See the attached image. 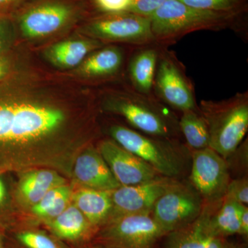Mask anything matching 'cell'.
Here are the masks:
<instances>
[{"instance_id":"cell-1","label":"cell","mask_w":248,"mask_h":248,"mask_svg":"<svg viewBox=\"0 0 248 248\" xmlns=\"http://www.w3.org/2000/svg\"><path fill=\"white\" fill-rule=\"evenodd\" d=\"M150 19L155 43L166 48L195 31L231 30L248 38V16L197 9L179 0H167Z\"/></svg>"},{"instance_id":"cell-2","label":"cell","mask_w":248,"mask_h":248,"mask_svg":"<svg viewBox=\"0 0 248 248\" xmlns=\"http://www.w3.org/2000/svg\"><path fill=\"white\" fill-rule=\"evenodd\" d=\"M104 107L122 116L140 133L163 138L181 140L182 137L177 112L155 96L138 92L127 81L121 89L106 91Z\"/></svg>"},{"instance_id":"cell-3","label":"cell","mask_w":248,"mask_h":248,"mask_svg":"<svg viewBox=\"0 0 248 248\" xmlns=\"http://www.w3.org/2000/svg\"><path fill=\"white\" fill-rule=\"evenodd\" d=\"M112 140L149 164L160 176L182 180L190 172L191 151L179 139L151 136L114 124L108 130Z\"/></svg>"},{"instance_id":"cell-4","label":"cell","mask_w":248,"mask_h":248,"mask_svg":"<svg viewBox=\"0 0 248 248\" xmlns=\"http://www.w3.org/2000/svg\"><path fill=\"white\" fill-rule=\"evenodd\" d=\"M98 12L92 0H29L11 17L28 38L52 35Z\"/></svg>"},{"instance_id":"cell-5","label":"cell","mask_w":248,"mask_h":248,"mask_svg":"<svg viewBox=\"0 0 248 248\" xmlns=\"http://www.w3.org/2000/svg\"><path fill=\"white\" fill-rule=\"evenodd\" d=\"M210 138V148L225 159L239 147L248 129V91L198 104Z\"/></svg>"},{"instance_id":"cell-6","label":"cell","mask_w":248,"mask_h":248,"mask_svg":"<svg viewBox=\"0 0 248 248\" xmlns=\"http://www.w3.org/2000/svg\"><path fill=\"white\" fill-rule=\"evenodd\" d=\"M64 120L61 110L26 103L0 104V142L19 143L42 138Z\"/></svg>"},{"instance_id":"cell-7","label":"cell","mask_w":248,"mask_h":248,"mask_svg":"<svg viewBox=\"0 0 248 248\" xmlns=\"http://www.w3.org/2000/svg\"><path fill=\"white\" fill-rule=\"evenodd\" d=\"M81 30L104 43H123L131 46L155 43L150 17L133 13L97 12L85 19Z\"/></svg>"},{"instance_id":"cell-8","label":"cell","mask_w":248,"mask_h":248,"mask_svg":"<svg viewBox=\"0 0 248 248\" xmlns=\"http://www.w3.org/2000/svg\"><path fill=\"white\" fill-rule=\"evenodd\" d=\"M154 95L175 112L199 110L192 81L174 52L164 48L155 71Z\"/></svg>"},{"instance_id":"cell-9","label":"cell","mask_w":248,"mask_h":248,"mask_svg":"<svg viewBox=\"0 0 248 248\" xmlns=\"http://www.w3.org/2000/svg\"><path fill=\"white\" fill-rule=\"evenodd\" d=\"M204 201L189 181L178 180L155 204L151 215L165 234L195 221L203 212Z\"/></svg>"},{"instance_id":"cell-10","label":"cell","mask_w":248,"mask_h":248,"mask_svg":"<svg viewBox=\"0 0 248 248\" xmlns=\"http://www.w3.org/2000/svg\"><path fill=\"white\" fill-rule=\"evenodd\" d=\"M105 225L100 239L110 248H155L166 236L149 213L116 217Z\"/></svg>"},{"instance_id":"cell-11","label":"cell","mask_w":248,"mask_h":248,"mask_svg":"<svg viewBox=\"0 0 248 248\" xmlns=\"http://www.w3.org/2000/svg\"><path fill=\"white\" fill-rule=\"evenodd\" d=\"M226 159L211 148L191 151L189 182L200 194L205 204L221 203L231 182Z\"/></svg>"},{"instance_id":"cell-12","label":"cell","mask_w":248,"mask_h":248,"mask_svg":"<svg viewBox=\"0 0 248 248\" xmlns=\"http://www.w3.org/2000/svg\"><path fill=\"white\" fill-rule=\"evenodd\" d=\"M177 179L158 176L137 185L120 186L111 191L112 212L111 219L132 214L152 213L155 204Z\"/></svg>"},{"instance_id":"cell-13","label":"cell","mask_w":248,"mask_h":248,"mask_svg":"<svg viewBox=\"0 0 248 248\" xmlns=\"http://www.w3.org/2000/svg\"><path fill=\"white\" fill-rule=\"evenodd\" d=\"M98 151L121 186L137 185L159 176L149 164L113 140L101 142Z\"/></svg>"},{"instance_id":"cell-14","label":"cell","mask_w":248,"mask_h":248,"mask_svg":"<svg viewBox=\"0 0 248 248\" xmlns=\"http://www.w3.org/2000/svg\"><path fill=\"white\" fill-rule=\"evenodd\" d=\"M135 47L126 50L118 46L108 45L93 50L80 64V75L94 81L118 78L124 69L126 70L128 59Z\"/></svg>"},{"instance_id":"cell-15","label":"cell","mask_w":248,"mask_h":248,"mask_svg":"<svg viewBox=\"0 0 248 248\" xmlns=\"http://www.w3.org/2000/svg\"><path fill=\"white\" fill-rule=\"evenodd\" d=\"M166 47L156 43L136 46L128 59L126 81L138 92L154 95L153 86L156 64L161 50Z\"/></svg>"},{"instance_id":"cell-16","label":"cell","mask_w":248,"mask_h":248,"mask_svg":"<svg viewBox=\"0 0 248 248\" xmlns=\"http://www.w3.org/2000/svg\"><path fill=\"white\" fill-rule=\"evenodd\" d=\"M74 174L85 187L111 192L121 186L99 151L93 148H88L77 158Z\"/></svg>"},{"instance_id":"cell-17","label":"cell","mask_w":248,"mask_h":248,"mask_svg":"<svg viewBox=\"0 0 248 248\" xmlns=\"http://www.w3.org/2000/svg\"><path fill=\"white\" fill-rule=\"evenodd\" d=\"M218 204H205L203 212L195 221L166 234L165 248H205L213 236L209 228L210 215Z\"/></svg>"},{"instance_id":"cell-18","label":"cell","mask_w":248,"mask_h":248,"mask_svg":"<svg viewBox=\"0 0 248 248\" xmlns=\"http://www.w3.org/2000/svg\"><path fill=\"white\" fill-rule=\"evenodd\" d=\"M75 205L94 228L110 221L112 212L110 192L83 187L75 194Z\"/></svg>"},{"instance_id":"cell-19","label":"cell","mask_w":248,"mask_h":248,"mask_svg":"<svg viewBox=\"0 0 248 248\" xmlns=\"http://www.w3.org/2000/svg\"><path fill=\"white\" fill-rule=\"evenodd\" d=\"M103 46L94 39L63 41L47 49L46 57L55 66L71 68L79 66L91 52Z\"/></svg>"},{"instance_id":"cell-20","label":"cell","mask_w":248,"mask_h":248,"mask_svg":"<svg viewBox=\"0 0 248 248\" xmlns=\"http://www.w3.org/2000/svg\"><path fill=\"white\" fill-rule=\"evenodd\" d=\"M48 224L55 236L70 241L84 239L94 228L76 205L67 207Z\"/></svg>"},{"instance_id":"cell-21","label":"cell","mask_w":248,"mask_h":248,"mask_svg":"<svg viewBox=\"0 0 248 248\" xmlns=\"http://www.w3.org/2000/svg\"><path fill=\"white\" fill-rule=\"evenodd\" d=\"M243 204L223 198L215 207L209 219V228L212 235L224 238L239 234L240 214Z\"/></svg>"},{"instance_id":"cell-22","label":"cell","mask_w":248,"mask_h":248,"mask_svg":"<svg viewBox=\"0 0 248 248\" xmlns=\"http://www.w3.org/2000/svg\"><path fill=\"white\" fill-rule=\"evenodd\" d=\"M64 184V179L58 173L41 170L29 173L23 177L19 191L28 203L35 205L53 187Z\"/></svg>"},{"instance_id":"cell-23","label":"cell","mask_w":248,"mask_h":248,"mask_svg":"<svg viewBox=\"0 0 248 248\" xmlns=\"http://www.w3.org/2000/svg\"><path fill=\"white\" fill-rule=\"evenodd\" d=\"M179 125L186 144L190 151L210 148L208 128L200 110L182 112L179 116Z\"/></svg>"},{"instance_id":"cell-24","label":"cell","mask_w":248,"mask_h":248,"mask_svg":"<svg viewBox=\"0 0 248 248\" xmlns=\"http://www.w3.org/2000/svg\"><path fill=\"white\" fill-rule=\"evenodd\" d=\"M71 194V188L65 184L53 187L33 205L32 213L35 216L50 221L68 207Z\"/></svg>"},{"instance_id":"cell-25","label":"cell","mask_w":248,"mask_h":248,"mask_svg":"<svg viewBox=\"0 0 248 248\" xmlns=\"http://www.w3.org/2000/svg\"><path fill=\"white\" fill-rule=\"evenodd\" d=\"M197 9L215 12L248 16V0H179Z\"/></svg>"},{"instance_id":"cell-26","label":"cell","mask_w":248,"mask_h":248,"mask_svg":"<svg viewBox=\"0 0 248 248\" xmlns=\"http://www.w3.org/2000/svg\"><path fill=\"white\" fill-rule=\"evenodd\" d=\"M16 237L19 244L25 248H62L53 238L41 232L21 231Z\"/></svg>"},{"instance_id":"cell-27","label":"cell","mask_w":248,"mask_h":248,"mask_svg":"<svg viewBox=\"0 0 248 248\" xmlns=\"http://www.w3.org/2000/svg\"><path fill=\"white\" fill-rule=\"evenodd\" d=\"M248 139L246 141L241 142L239 147L228 158L226 161L231 172L236 173V178L248 176Z\"/></svg>"},{"instance_id":"cell-28","label":"cell","mask_w":248,"mask_h":248,"mask_svg":"<svg viewBox=\"0 0 248 248\" xmlns=\"http://www.w3.org/2000/svg\"><path fill=\"white\" fill-rule=\"evenodd\" d=\"M224 198L234 201L237 203L248 205V176L236 178L231 180L227 187Z\"/></svg>"},{"instance_id":"cell-29","label":"cell","mask_w":248,"mask_h":248,"mask_svg":"<svg viewBox=\"0 0 248 248\" xmlns=\"http://www.w3.org/2000/svg\"><path fill=\"white\" fill-rule=\"evenodd\" d=\"M167 0H130L128 12L150 17Z\"/></svg>"},{"instance_id":"cell-30","label":"cell","mask_w":248,"mask_h":248,"mask_svg":"<svg viewBox=\"0 0 248 248\" xmlns=\"http://www.w3.org/2000/svg\"><path fill=\"white\" fill-rule=\"evenodd\" d=\"M14 33V23L11 16H0V55L9 48Z\"/></svg>"},{"instance_id":"cell-31","label":"cell","mask_w":248,"mask_h":248,"mask_svg":"<svg viewBox=\"0 0 248 248\" xmlns=\"http://www.w3.org/2000/svg\"><path fill=\"white\" fill-rule=\"evenodd\" d=\"M94 7L101 13H120L128 11L130 0H92Z\"/></svg>"},{"instance_id":"cell-32","label":"cell","mask_w":248,"mask_h":248,"mask_svg":"<svg viewBox=\"0 0 248 248\" xmlns=\"http://www.w3.org/2000/svg\"><path fill=\"white\" fill-rule=\"evenodd\" d=\"M29 0H0V16H11Z\"/></svg>"},{"instance_id":"cell-33","label":"cell","mask_w":248,"mask_h":248,"mask_svg":"<svg viewBox=\"0 0 248 248\" xmlns=\"http://www.w3.org/2000/svg\"><path fill=\"white\" fill-rule=\"evenodd\" d=\"M239 234L248 238V208L247 205H243L240 214Z\"/></svg>"},{"instance_id":"cell-34","label":"cell","mask_w":248,"mask_h":248,"mask_svg":"<svg viewBox=\"0 0 248 248\" xmlns=\"http://www.w3.org/2000/svg\"><path fill=\"white\" fill-rule=\"evenodd\" d=\"M205 248H230V245L224 241L223 238L213 236Z\"/></svg>"},{"instance_id":"cell-35","label":"cell","mask_w":248,"mask_h":248,"mask_svg":"<svg viewBox=\"0 0 248 248\" xmlns=\"http://www.w3.org/2000/svg\"><path fill=\"white\" fill-rule=\"evenodd\" d=\"M11 69V63L6 57L0 55V80L4 79L9 74Z\"/></svg>"},{"instance_id":"cell-36","label":"cell","mask_w":248,"mask_h":248,"mask_svg":"<svg viewBox=\"0 0 248 248\" xmlns=\"http://www.w3.org/2000/svg\"><path fill=\"white\" fill-rule=\"evenodd\" d=\"M5 194H6V189H5L4 184L0 179V203L4 200Z\"/></svg>"},{"instance_id":"cell-37","label":"cell","mask_w":248,"mask_h":248,"mask_svg":"<svg viewBox=\"0 0 248 248\" xmlns=\"http://www.w3.org/2000/svg\"><path fill=\"white\" fill-rule=\"evenodd\" d=\"M0 248H4V246H3L2 241H1V238H0Z\"/></svg>"},{"instance_id":"cell-38","label":"cell","mask_w":248,"mask_h":248,"mask_svg":"<svg viewBox=\"0 0 248 248\" xmlns=\"http://www.w3.org/2000/svg\"><path fill=\"white\" fill-rule=\"evenodd\" d=\"M230 248H241L239 247V246H231V245H230Z\"/></svg>"},{"instance_id":"cell-39","label":"cell","mask_w":248,"mask_h":248,"mask_svg":"<svg viewBox=\"0 0 248 248\" xmlns=\"http://www.w3.org/2000/svg\"><path fill=\"white\" fill-rule=\"evenodd\" d=\"M110 248L108 247H93V248Z\"/></svg>"},{"instance_id":"cell-40","label":"cell","mask_w":248,"mask_h":248,"mask_svg":"<svg viewBox=\"0 0 248 248\" xmlns=\"http://www.w3.org/2000/svg\"></svg>"}]
</instances>
